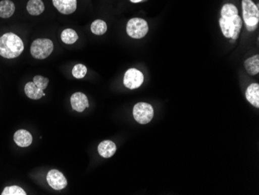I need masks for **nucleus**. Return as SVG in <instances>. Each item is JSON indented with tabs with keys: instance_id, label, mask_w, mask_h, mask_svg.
<instances>
[{
	"instance_id": "12",
	"label": "nucleus",
	"mask_w": 259,
	"mask_h": 195,
	"mask_svg": "<svg viewBox=\"0 0 259 195\" xmlns=\"http://www.w3.org/2000/svg\"><path fill=\"white\" fill-rule=\"evenodd\" d=\"M117 147L114 141L105 140L98 145V153L103 158H110L115 154Z\"/></svg>"
},
{
	"instance_id": "1",
	"label": "nucleus",
	"mask_w": 259,
	"mask_h": 195,
	"mask_svg": "<svg viewBox=\"0 0 259 195\" xmlns=\"http://www.w3.org/2000/svg\"><path fill=\"white\" fill-rule=\"evenodd\" d=\"M221 14L219 24L223 34L227 38L236 40L242 28V19L238 15V10L234 4H224Z\"/></svg>"
},
{
	"instance_id": "20",
	"label": "nucleus",
	"mask_w": 259,
	"mask_h": 195,
	"mask_svg": "<svg viewBox=\"0 0 259 195\" xmlns=\"http://www.w3.org/2000/svg\"><path fill=\"white\" fill-rule=\"evenodd\" d=\"M87 74V67L83 64H77L72 69V76L76 79H82Z\"/></svg>"
},
{
	"instance_id": "9",
	"label": "nucleus",
	"mask_w": 259,
	"mask_h": 195,
	"mask_svg": "<svg viewBox=\"0 0 259 195\" xmlns=\"http://www.w3.org/2000/svg\"><path fill=\"white\" fill-rule=\"evenodd\" d=\"M52 3L59 12L65 15L73 14L77 9V0H52Z\"/></svg>"
},
{
	"instance_id": "4",
	"label": "nucleus",
	"mask_w": 259,
	"mask_h": 195,
	"mask_svg": "<svg viewBox=\"0 0 259 195\" xmlns=\"http://www.w3.org/2000/svg\"><path fill=\"white\" fill-rule=\"evenodd\" d=\"M53 50V42L48 38L36 39L30 46L31 56L36 59H47L50 56Z\"/></svg>"
},
{
	"instance_id": "15",
	"label": "nucleus",
	"mask_w": 259,
	"mask_h": 195,
	"mask_svg": "<svg viewBox=\"0 0 259 195\" xmlns=\"http://www.w3.org/2000/svg\"><path fill=\"white\" fill-rule=\"evenodd\" d=\"M45 10L44 2L42 0H29L27 4V12L32 16H39Z\"/></svg>"
},
{
	"instance_id": "14",
	"label": "nucleus",
	"mask_w": 259,
	"mask_h": 195,
	"mask_svg": "<svg viewBox=\"0 0 259 195\" xmlns=\"http://www.w3.org/2000/svg\"><path fill=\"white\" fill-rule=\"evenodd\" d=\"M24 92L25 94L28 96L30 99L39 100L44 96V90H42L40 88L37 87L34 82H29L25 85L24 87Z\"/></svg>"
},
{
	"instance_id": "2",
	"label": "nucleus",
	"mask_w": 259,
	"mask_h": 195,
	"mask_svg": "<svg viewBox=\"0 0 259 195\" xmlns=\"http://www.w3.org/2000/svg\"><path fill=\"white\" fill-rule=\"evenodd\" d=\"M24 50L23 40L14 33H7L0 37V56L5 59H15Z\"/></svg>"
},
{
	"instance_id": "7",
	"label": "nucleus",
	"mask_w": 259,
	"mask_h": 195,
	"mask_svg": "<svg viewBox=\"0 0 259 195\" xmlns=\"http://www.w3.org/2000/svg\"><path fill=\"white\" fill-rule=\"evenodd\" d=\"M144 79V75L141 71L136 69H129L124 74V84L128 89H137L142 85Z\"/></svg>"
},
{
	"instance_id": "8",
	"label": "nucleus",
	"mask_w": 259,
	"mask_h": 195,
	"mask_svg": "<svg viewBox=\"0 0 259 195\" xmlns=\"http://www.w3.org/2000/svg\"><path fill=\"white\" fill-rule=\"evenodd\" d=\"M47 181L49 186L56 190H61L67 186L68 182L63 173L58 170H51L47 175Z\"/></svg>"
},
{
	"instance_id": "22",
	"label": "nucleus",
	"mask_w": 259,
	"mask_h": 195,
	"mask_svg": "<svg viewBox=\"0 0 259 195\" xmlns=\"http://www.w3.org/2000/svg\"><path fill=\"white\" fill-rule=\"evenodd\" d=\"M33 82H34V84L37 87L40 88L42 90H44V89L47 88V85H48L49 79L47 78L44 77V76L37 75V76H34Z\"/></svg>"
},
{
	"instance_id": "10",
	"label": "nucleus",
	"mask_w": 259,
	"mask_h": 195,
	"mask_svg": "<svg viewBox=\"0 0 259 195\" xmlns=\"http://www.w3.org/2000/svg\"><path fill=\"white\" fill-rule=\"evenodd\" d=\"M71 105L75 111H78V112H82L85 111V108L89 107V101L85 94L78 92V93H74L71 96Z\"/></svg>"
},
{
	"instance_id": "5",
	"label": "nucleus",
	"mask_w": 259,
	"mask_h": 195,
	"mask_svg": "<svg viewBox=\"0 0 259 195\" xmlns=\"http://www.w3.org/2000/svg\"><path fill=\"white\" fill-rule=\"evenodd\" d=\"M126 30L127 34L132 38H143L148 32V24L144 19L132 18L127 22Z\"/></svg>"
},
{
	"instance_id": "23",
	"label": "nucleus",
	"mask_w": 259,
	"mask_h": 195,
	"mask_svg": "<svg viewBox=\"0 0 259 195\" xmlns=\"http://www.w3.org/2000/svg\"><path fill=\"white\" fill-rule=\"evenodd\" d=\"M133 4H138V3L142 2L144 0H130Z\"/></svg>"
},
{
	"instance_id": "16",
	"label": "nucleus",
	"mask_w": 259,
	"mask_h": 195,
	"mask_svg": "<svg viewBox=\"0 0 259 195\" xmlns=\"http://www.w3.org/2000/svg\"><path fill=\"white\" fill-rule=\"evenodd\" d=\"M15 5L10 0L0 1V17L7 19L12 17L15 12Z\"/></svg>"
},
{
	"instance_id": "21",
	"label": "nucleus",
	"mask_w": 259,
	"mask_h": 195,
	"mask_svg": "<svg viewBox=\"0 0 259 195\" xmlns=\"http://www.w3.org/2000/svg\"><path fill=\"white\" fill-rule=\"evenodd\" d=\"M2 195H26V192L18 186H11L4 188Z\"/></svg>"
},
{
	"instance_id": "6",
	"label": "nucleus",
	"mask_w": 259,
	"mask_h": 195,
	"mask_svg": "<svg viewBox=\"0 0 259 195\" xmlns=\"http://www.w3.org/2000/svg\"><path fill=\"white\" fill-rule=\"evenodd\" d=\"M133 115L137 122L141 125H145L152 120L154 109L151 105L147 103H138L134 107Z\"/></svg>"
},
{
	"instance_id": "18",
	"label": "nucleus",
	"mask_w": 259,
	"mask_h": 195,
	"mask_svg": "<svg viewBox=\"0 0 259 195\" xmlns=\"http://www.w3.org/2000/svg\"><path fill=\"white\" fill-rule=\"evenodd\" d=\"M62 42L66 44H75L79 39L77 33L72 29L68 28L64 30L61 34Z\"/></svg>"
},
{
	"instance_id": "11",
	"label": "nucleus",
	"mask_w": 259,
	"mask_h": 195,
	"mask_svg": "<svg viewBox=\"0 0 259 195\" xmlns=\"http://www.w3.org/2000/svg\"><path fill=\"white\" fill-rule=\"evenodd\" d=\"M14 139L18 147L25 148V147H28L31 145L33 137L27 130L20 129L16 131Z\"/></svg>"
},
{
	"instance_id": "3",
	"label": "nucleus",
	"mask_w": 259,
	"mask_h": 195,
	"mask_svg": "<svg viewBox=\"0 0 259 195\" xmlns=\"http://www.w3.org/2000/svg\"><path fill=\"white\" fill-rule=\"evenodd\" d=\"M243 20L246 27L249 31L257 29L259 22L258 6H256L252 0H242Z\"/></svg>"
},
{
	"instance_id": "19",
	"label": "nucleus",
	"mask_w": 259,
	"mask_h": 195,
	"mask_svg": "<svg viewBox=\"0 0 259 195\" xmlns=\"http://www.w3.org/2000/svg\"><path fill=\"white\" fill-rule=\"evenodd\" d=\"M107 30V25L102 20H95L91 25V31L95 35H102Z\"/></svg>"
},
{
	"instance_id": "17",
	"label": "nucleus",
	"mask_w": 259,
	"mask_h": 195,
	"mask_svg": "<svg viewBox=\"0 0 259 195\" xmlns=\"http://www.w3.org/2000/svg\"><path fill=\"white\" fill-rule=\"evenodd\" d=\"M244 67L248 74L255 76L259 73V56H252L244 62Z\"/></svg>"
},
{
	"instance_id": "13",
	"label": "nucleus",
	"mask_w": 259,
	"mask_h": 195,
	"mask_svg": "<svg viewBox=\"0 0 259 195\" xmlns=\"http://www.w3.org/2000/svg\"><path fill=\"white\" fill-rule=\"evenodd\" d=\"M247 101L255 108H259V85L252 83L247 88L245 93Z\"/></svg>"
}]
</instances>
